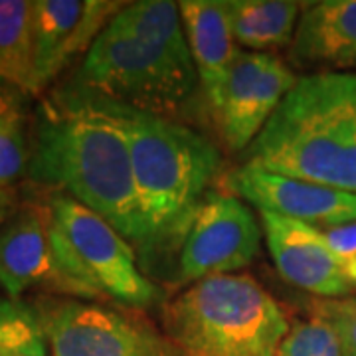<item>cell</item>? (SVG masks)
Returning <instances> with one entry per match:
<instances>
[{
  "instance_id": "cell-7",
  "label": "cell",
  "mask_w": 356,
  "mask_h": 356,
  "mask_svg": "<svg viewBox=\"0 0 356 356\" xmlns=\"http://www.w3.org/2000/svg\"><path fill=\"white\" fill-rule=\"evenodd\" d=\"M32 307L54 356H186L133 313L74 297L40 295Z\"/></svg>"
},
{
  "instance_id": "cell-25",
  "label": "cell",
  "mask_w": 356,
  "mask_h": 356,
  "mask_svg": "<svg viewBox=\"0 0 356 356\" xmlns=\"http://www.w3.org/2000/svg\"><path fill=\"white\" fill-rule=\"evenodd\" d=\"M341 266H343L346 280L350 281L353 287H356V254L350 255V257H346V259H341Z\"/></svg>"
},
{
  "instance_id": "cell-20",
  "label": "cell",
  "mask_w": 356,
  "mask_h": 356,
  "mask_svg": "<svg viewBox=\"0 0 356 356\" xmlns=\"http://www.w3.org/2000/svg\"><path fill=\"white\" fill-rule=\"evenodd\" d=\"M0 356H54L32 303L0 299Z\"/></svg>"
},
{
  "instance_id": "cell-1",
  "label": "cell",
  "mask_w": 356,
  "mask_h": 356,
  "mask_svg": "<svg viewBox=\"0 0 356 356\" xmlns=\"http://www.w3.org/2000/svg\"><path fill=\"white\" fill-rule=\"evenodd\" d=\"M28 175L105 218L129 243L145 248L147 228L127 139L107 99L72 86L40 103Z\"/></svg>"
},
{
  "instance_id": "cell-21",
  "label": "cell",
  "mask_w": 356,
  "mask_h": 356,
  "mask_svg": "<svg viewBox=\"0 0 356 356\" xmlns=\"http://www.w3.org/2000/svg\"><path fill=\"white\" fill-rule=\"evenodd\" d=\"M277 356H344V353L331 321L313 313V317L291 325Z\"/></svg>"
},
{
  "instance_id": "cell-4",
  "label": "cell",
  "mask_w": 356,
  "mask_h": 356,
  "mask_svg": "<svg viewBox=\"0 0 356 356\" xmlns=\"http://www.w3.org/2000/svg\"><path fill=\"white\" fill-rule=\"evenodd\" d=\"M165 334L186 356H277L287 315L250 275L192 283L163 307Z\"/></svg>"
},
{
  "instance_id": "cell-10",
  "label": "cell",
  "mask_w": 356,
  "mask_h": 356,
  "mask_svg": "<svg viewBox=\"0 0 356 356\" xmlns=\"http://www.w3.org/2000/svg\"><path fill=\"white\" fill-rule=\"evenodd\" d=\"M226 188L261 212L291 218L309 226L337 228L356 222V194L325 184L281 177L254 166L226 175Z\"/></svg>"
},
{
  "instance_id": "cell-8",
  "label": "cell",
  "mask_w": 356,
  "mask_h": 356,
  "mask_svg": "<svg viewBox=\"0 0 356 356\" xmlns=\"http://www.w3.org/2000/svg\"><path fill=\"white\" fill-rule=\"evenodd\" d=\"M264 229L254 212L234 194H210L180 245V281L229 275L259 254Z\"/></svg>"
},
{
  "instance_id": "cell-24",
  "label": "cell",
  "mask_w": 356,
  "mask_h": 356,
  "mask_svg": "<svg viewBox=\"0 0 356 356\" xmlns=\"http://www.w3.org/2000/svg\"><path fill=\"white\" fill-rule=\"evenodd\" d=\"M16 212V192L13 188H0V228Z\"/></svg>"
},
{
  "instance_id": "cell-22",
  "label": "cell",
  "mask_w": 356,
  "mask_h": 356,
  "mask_svg": "<svg viewBox=\"0 0 356 356\" xmlns=\"http://www.w3.org/2000/svg\"><path fill=\"white\" fill-rule=\"evenodd\" d=\"M315 313L331 321L344 356H356V297L321 301L315 305Z\"/></svg>"
},
{
  "instance_id": "cell-9",
  "label": "cell",
  "mask_w": 356,
  "mask_h": 356,
  "mask_svg": "<svg viewBox=\"0 0 356 356\" xmlns=\"http://www.w3.org/2000/svg\"><path fill=\"white\" fill-rule=\"evenodd\" d=\"M299 77L277 56L240 51L222 91L216 121L232 151H245Z\"/></svg>"
},
{
  "instance_id": "cell-6",
  "label": "cell",
  "mask_w": 356,
  "mask_h": 356,
  "mask_svg": "<svg viewBox=\"0 0 356 356\" xmlns=\"http://www.w3.org/2000/svg\"><path fill=\"white\" fill-rule=\"evenodd\" d=\"M196 77L192 62L105 26L83 58L76 86L131 109L168 117L191 97Z\"/></svg>"
},
{
  "instance_id": "cell-12",
  "label": "cell",
  "mask_w": 356,
  "mask_h": 356,
  "mask_svg": "<svg viewBox=\"0 0 356 356\" xmlns=\"http://www.w3.org/2000/svg\"><path fill=\"white\" fill-rule=\"evenodd\" d=\"M127 2L109 0H36L34 74L38 93L50 86L93 42Z\"/></svg>"
},
{
  "instance_id": "cell-2",
  "label": "cell",
  "mask_w": 356,
  "mask_h": 356,
  "mask_svg": "<svg viewBox=\"0 0 356 356\" xmlns=\"http://www.w3.org/2000/svg\"><path fill=\"white\" fill-rule=\"evenodd\" d=\"M245 166L356 194V74L299 77L248 147Z\"/></svg>"
},
{
  "instance_id": "cell-18",
  "label": "cell",
  "mask_w": 356,
  "mask_h": 356,
  "mask_svg": "<svg viewBox=\"0 0 356 356\" xmlns=\"http://www.w3.org/2000/svg\"><path fill=\"white\" fill-rule=\"evenodd\" d=\"M107 26L121 34L139 38L161 50H166L182 62H192L178 2H168V0L129 2L115 14L113 20Z\"/></svg>"
},
{
  "instance_id": "cell-19",
  "label": "cell",
  "mask_w": 356,
  "mask_h": 356,
  "mask_svg": "<svg viewBox=\"0 0 356 356\" xmlns=\"http://www.w3.org/2000/svg\"><path fill=\"white\" fill-rule=\"evenodd\" d=\"M32 125L22 91L0 81V188H10L30 165Z\"/></svg>"
},
{
  "instance_id": "cell-3",
  "label": "cell",
  "mask_w": 356,
  "mask_h": 356,
  "mask_svg": "<svg viewBox=\"0 0 356 356\" xmlns=\"http://www.w3.org/2000/svg\"><path fill=\"white\" fill-rule=\"evenodd\" d=\"M127 139L135 191L147 228V250L182 245L208 188L220 172L216 147L161 115L109 102Z\"/></svg>"
},
{
  "instance_id": "cell-5",
  "label": "cell",
  "mask_w": 356,
  "mask_h": 356,
  "mask_svg": "<svg viewBox=\"0 0 356 356\" xmlns=\"http://www.w3.org/2000/svg\"><path fill=\"white\" fill-rule=\"evenodd\" d=\"M44 202L54 250L74 299L109 297L129 307L159 301V287L139 269L133 245L105 218L62 192H51Z\"/></svg>"
},
{
  "instance_id": "cell-14",
  "label": "cell",
  "mask_w": 356,
  "mask_h": 356,
  "mask_svg": "<svg viewBox=\"0 0 356 356\" xmlns=\"http://www.w3.org/2000/svg\"><path fill=\"white\" fill-rule=\"evenodd\" d=\"M178 8L196 74L216 115L222 91L240 54L229 20V4L224 0H182Z\"/></svg>"
},
{
  "instance_id": "cell-16",
  "label": "cell",
  "mask_w": 356,
  "mask_h": 356,
  "mask_svg": "<svg viewBox=\"0 0 356 356\" xmlns=\"http://www.w3.org/2000/svg\"><path fill=\"white\" fill-rule=\"evenodd\" d=\"M228 4L236 44L261 54L291 46L305 8L293 0H232Z\"/></svg>"
},
{
  "instance_id": "cell-11",
  "label": "cell",
  "mask_w": 356,
  "mask_h": 356,
  "mask_svg": "<svg viewBox=\"0 0 356 356\" xmlns=\"http://www.w3.org/2000/svg\"><path fill=\"white\" fill-rule=\"evenodd\" d=\"M0 287L13 301L30 289L74 297L54 250L46 202L16 210L0 228Z\"/></svg>"
},
{
  "instance_id": "cell-23",
  "label": "cell",
  "mask_w": 356,
  "mask_h": 356,
  "mask_svg": "<svg viewBox=\"0 0 356 356\" xmlns=\"http://www.w3.org/2000/svg\"><path fill=\"white\" fill-rule=\"evenodd\" d=\"M323 236L332 250V254L339 259H346L356 254V222L346 224V226L323 229Z\"/></svg>"
},
{
  "instance_id": "cell-17",
  "label": "cell",
  "mask_w": 356,
  "mask_h": 356,
  "mask_svg": "<svg viewBox=\"0 0 356 356\" xmlns=\"http://www.w3.org/2000/svg\"><path fill=\"white\" fill-rule=\"evenodd\" d=\"M34 2L0 0V81L36 95Z\"/></svg>"
},
{
  "instance_id": "cell-13",
  "label": "cell",
  "mask_w": 356,
  "mask_h": 356,
  "mask_svg": "<svg viewBox=\"0 0 356 356\" xmlns=\"http://www.w3.org/2000/svg\"><path fill=\"white\" fill-rule=\"evenodd\" d=\"M259 220L269 254L283 280L325 299H341L350 293L353 285L323 229L261 210Z\"/></svg>"
},
{
  "instance_id": "cell-15",
  "label": "cell",
  "mask_w": 356,
  "mask_h": 356,
  "mask_svg": "<svg viewBox=\"0 0 356 356\" xmlns=\"http://www.w3.org/2000/svg\"><path fill=\"white\" fill-rule=\"evenodd\" d=\"M291 60L301 67H356V0L305 4L295 30Z\"/></svg>"
}]
</instances>
